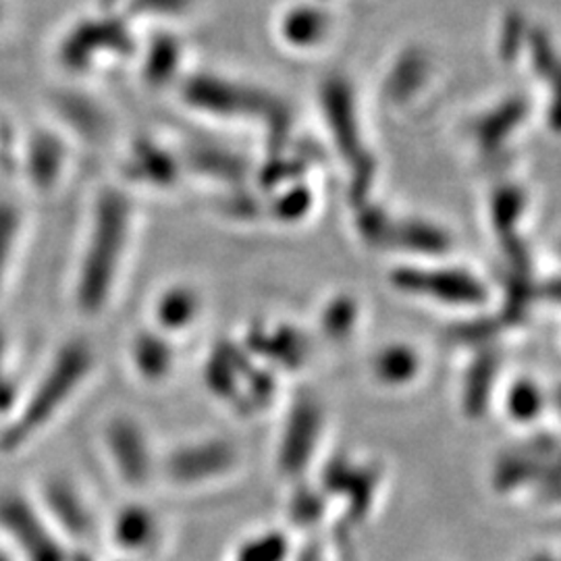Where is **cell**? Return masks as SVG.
Here are the masks:
<instances>
[{
	"instance_id": "cell-1",
	"label": "cell",
	"mask_w": 561,
	"mask_h": 561,
	"mask_svg": "<svg viewBox=\"0 0 561 561\" xmlns=\"http://www.w3.org/2000/svg\"><path fill=\"white\" fill-rule=\"evenodd\" d=\"M136 227V206L117 185L96 194L80 262L76 268L73 298L81 314L99 317L115 298L121 273Z\"/></svg>"
},
{
	"instance_id": "cell-2",
	"label": "cell",
	"mask_w": 561,
	"mask_h": 561,
	"mask_svg": "<svg viewBox=\"0 0 561 561\" xmlns=\"http://www.w3.org/2000/svg\"><path fill=\"white\" fill-rule=\"evenodd\" d=\"M138 53L131 23L115 11H102L73 23L57 46L60 67L73 76L99 69L106 60L129 59Z\"/></svg>"
},
{
	"instance_id": "cell-3",
	"label": "cell",
	"mask_w": 561,
	"mask_h": 561,
	"mask_svg": "<svg viewBox=\"0 0 561 561\" xmlns=\"http://www.w3.org/2000/svg\"><path fill=\"white\" fill-rule=\"evenodd\" d=\"M181 102L206 117L215 119H248L259 115H273L275 106L266 101L261 90L217 73H192L180 85Z\"/></svg>"
},
{
	"instance_id": "cell-4",
	"label": "cell",
	"mask_w": 561,
	"mask_h": 561,
	"mask_svg": "<svg viewBox=\"0 0 561 561\" xmlns=\"http://www.w3.org/2000/svg\"><path fill=\"white\" fill-rule=\"evenodd\" d=\"M92 350L83 341H69L60 347L57 358L46 370L41 385L36 387L32 401L27 405V412L23 414V421L15 428V435L11 443L18 442L21 435L34 433L41 424L48 421L55 410L71 398V393L80 387V382L88 377L92 368Z\"/></svg>"
},
{
	"instance_id": "cell-5",
	"label": "cell",
	"mask_w": 561,
	"mask_h": 561,
	"mask_svg": "<svg viewBox=\"0 0 561 561\" xmlns=\"http://www.w3.org/2000/svg\"><path fill=\"white\" fill-rule=\"evenodd\" d=\"M69 161L67 144L53 129L34 131L23 154V169L38 192H53L59 185Z\"/></svg>"
},
{
	"instance_id": "cell-6",
	"label": "cell",
	"mask_w": 561,
	"mask_h": 561,
	"mask_svg": "<svg viewBox=\"0 0 561 561\" xmlns=\"http://www.w3.org/2000/svg\"><path fill=\"white\" fill-rule=\"evenodd\" d=\"M181 171L183 162L180 157L167 146L152 140L136 141L125 159V175L129 181L154 190H169L178 185Z\"/></svg>"
},
{
	"instance_id": "cell-7",
	"label": "cell",
	"mask_w": 561,
	"mask_h": 561,
	"mask_svg": "<svg viewBox=\"0 0 561 561\" xmlns=\"http://www.w3.org/2000/svg\"><path fill=\"white\" fill-rule=\"evenodd\" d=\"M202 314L201 291L187 283L164 287L154 300L152 317L164 335H175L194 327Z\"/></svg>"
},
{
	"instance_id": "cell-8",
	"label": "cell",
	"mask_w": 561,
	"mask_h": 561,
	"mask_svg": "<svg viewBox=\"0 0 561 561\" xmlns=\"http://www.w3.org/2000/svg\"><path fill=\"white\" fill-rule=\"evenodd\" d=\"M185 59L183 42L162 32L148 42L144 55H141V76L154 88H164L181 76V67Z\"/></svg>"
},
{
	"instance_id": "cell-9",
	"label": "cell",
	"mask_w": 561,
	"mask_h": 561,
	"mask_svg": "<svg viewBox=\"0 0 561 561\" xmlns=\"http://www.w3.org/2000/svg\"><path fill=\"white\" fill-rule=\"evenodd\" d=\"M134 368L144 381L159 382L169 377L175 366V350L159 329L141 331L131 347Z\"/></svg>"
},
{
	"instance_id": "cell-10",
	"label": "cell",
	"mask_w": 561,
	"mask_h": 561,
	"mask_svg": "<svg viewBox=\"0 0 561 561\" xmlns=\"http://www.w3.org/2000/svg\"><path fill=\"white\" fill-rule=\"evenodd\" d=\"M185 162L192 171L204 178H215L219 181H238L241 175V164L233 154L213 148V146H196L187 152Z\"/></svg>"
},
{
	"instance_id": "cell-11",
	"label": "cell",
	"mask_w": 561,
	"mask_h": 561,
	"mask_svg": "<svg viewBox=\"0 0 561 561\" xmlns=\"http://www.w3.org/2000/svg\"><path fill=\"white\" fill-rule=\"evenodd\" d=\"M21 231H23V215L20 206L13 202L0 201V291L15 261Z\"/></svg>"
},
{
	"instance_id": "cell-12",
	"label": "cell",
	"mask_w": 561,
	"mask_h": 561,
	"mask_svg": "<svg viewBox=\"0 0 561 561\" xmlns=\"http://www.w3.org/2000/svg\"><path fill=\"white\" fill-rule=\"evenodd\" d=\"M194 7V0H125L123 15L127 20L173 21L185 18Z\"/></svg>"
},
{
	"instance_id": "cell-13",
	"label": "cell",
	"mask_w": 561,
	"mask_h": 561,
	"mask_svg": "<svg viewBox=\"0 0 561 561\" xmlns=\"http://www.w3.org/2000/svg\"><path fill=\"white\" fill-rule=\"evenodd\" d=\"M280 36L291 46L312 44L319 36L317 15L308 9H294L280 20Z\"/></svg>"
},
{
	"instance_id": "cell-14",
	"label": "cell",
	"mask_w": 561,
	"mask_h": 561,
	"mask_svg": "<svg viewBox=\"0 0 561 561\" xmlns=\"http://www.w3.org/2000/svg\"><path fill=\"white\" fill-rule=\"evenodd\" d=\"M121 542H125L127 547H144L146 539L150 537L152 533V522L150 516L144 514V510H136V512H129V514H123V518L119 522ZM123 545V547H125Z\"/></svg>"
},
{
	"instance_id": "cell-15",
	"label": "cell",
	"mask_w": 561,
	"mask_h": 561,
	"mask_svg": "<svg viewBox=\"0 0 561 561\" xmlns=\"http://www.w3.org/2000/svg\"><path fill=\"white\" fill-rule=\"evenodd\" d=\"M4 356H7V340H4V333H2V329H0V401H9V396H11V385H9V379L4 377V370H2V366H4Z\"/></svg>"
},
{
	"instance_id": "cell-16",
	"label": "cell",
	"mask_w": 561,
	"mask_h": 561,
	"mask_svg": "<svg viewBox=\"0 0 561 561\" xmlns=\"http://www.w3.org/2000/svg\"><path fill=\"white\" fill-rule=\"evenodd\" d=\"M4 18H7V9H4V2L0 0V25L4 23Z\"/></svg>"
}]
</instances>
